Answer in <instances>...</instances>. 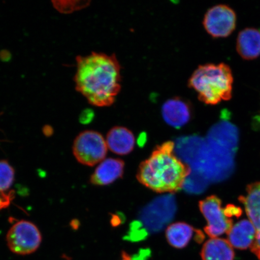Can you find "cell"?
I'll return each mask as SVG.
<instances>
[{"label": "cell", "instance_id": "1", "mask_svg": "<svg viewBox=\"0 0 260 260\" xmlns=\"http://www.w3.org/2000/svg\"><path fill=\"white\" fill-rule=\"evenodd\" d=\"M76 89L91 105L108 107L121 88V67L115 55L93 53L76 57Z\"/></svg>", "mask_w": 260, "mask_h": 260}, {"label": "cell", "instance_id": "2", "mask_svg": "<svg viewBox=\"0 0 260 260\" xmlns=\"http://www.w3.org/2000/svg\"><path fill=\"white\" fill-rule=\"evenodd\" d=\"M173 142L156 147L149 157L141 162L137 174L138 181L158 193H174L183 187L190 169L176 157Z\"/></svg>", "mask_w": 260, "mask_h": 260}, {"label": "cell", "instance_id": "3", "mask_svg": "<svg viewBox=\"0 0 260 260\" xmlns=\"http://www.w3.org/2000/svg\"><path fill=\"white\" fill-rule=\"evenodd\" d=\"M233 76L229 65H201L188 80V87L196 91L198 99L206 105H216L232 98Z\"/></svg>", "mask_w": 260, "mask_h": 260}, {"label": "cell", "instance_id": "4", "mask_svg": "<svg viewBox=\"0 0 260 260\" xmlns=\"http://www.w3.org/2000/svg\"><path fill=\"white\" fill-rule=\"evenodd\" d=\"M107 143L100 133L86 130L80 133L74 140L73 151L80 164L93 167L105 158Z\"/></svg>", "mask_w": 260, "mask_h": 260}, {"label": "cell", "instance_id": "5", "mask_svg": "<svg viewBox=\"0 0 260 260\" xmlns=\"http://www.w3.org/2000/svg\"><path fill=\"white\" fill-rule=\"evenodd\" d=\"M6 240L12 252L26 255L31 254L39 248L42 242V235L34 223L20 220L9 230Z\"/></svg>", "mask_w": 260, "mask_h": 260}, {"label": "cell", "instance_id": "6", "mask_svg": "<svg viewBox=\"0 0 260 260\" xmlns=\"http://www.w3.org/2000/svg\"><path fill=\"white\" fill-rule=\"evenodd\" d=\"M201 212L207 220L205 232L211 238H217L227 234L232 227L233 220L228 218L224 214L222 201L216 195H211L199 203Z\"/></svg>", "mask_w": 260, "mask_h": 260}, {"label": "cell", "instance_id": "7", "mask_svg": "<svg viewBox=\"0 0 260 260\" xmlns=\"http://www.w3.org/2000/svg\"><path fill=\"white\" fill-rule=\"evenodd\" d=\"M237 16L229 6L219 5L213 6L204 16L205 29L214 38H226L235 31Z\"/></svg>", "mask_w": 260, "mask_h": 260}, {"label": "cell", "instance_id": "8", "mask_svg": "<svg viewBox=\"0 0 260 260\" xmlns=\"http://www.w3.org/2000/svg\"><path fill=\"white\" fill-rule=\"evenodd\" d=\"M161 114L167 124L175 128H180L189 122L192 110L187 101L175 97L164 103Z\"/></svg>", "mask_w": 260, "mask_h": 260}, {"label": "cell", "instance_id": "9", "mask_svg": "<svg viewBox=\"0 0 260 260\" xmlns=\"http://www.w3.org/2000/svg\"><path fill=\"white\" fill-rule=\"evenodd\" d=\"M124 162L118 158H107L98 167L90 179L96 186H106L121 178L124 170Z\"/></svg>", "mask_w": 260, "mask_h": 260}, {"label": "cell", "instance_id": "10", "mask_svg": "<svg viewBox=\"0 0 260 260\" xmlns=\"http://www.w3.org/2000/svg\"><path fill=\"white\" fill-rule=\"evenodd\" d=\"M106 143L110 150L118 155H127L134 149L135 137L130 130L116 126L107 133Z\"/></svg>", "mask_w": 260, "mask_h": 260}, {"label": "cell", "instance_id": "11", "mask_svg": "<svg viewBox=\"0 0 260 260\" xmlns=\"http://www.w3.org/2000/svg\"><path fill=\"white\" fill-rule=\"evenodd\" d=\"M236 50L244 60L256 59L260 56V30L247 28L239 32Z\"/></svg>", "mask_w": 260, "mask_h": 260}, {"label": "cell", "instance_id": "12", "mask_svg": "<svg viewBox=\"0 0 260 260\" xmlns=\"http://www.w3.org/2000/svg\"><path fill=\"white\" fill-rule=\"evenodd\" d=\"M256 230L249 220L243 219L231 228L226 234L228 241L233 248L246 249L251 248L256 236Z\"/></svg>", "mask_w": 260, "mask_h": 260}, {"label": "cell", "instance_id": "13", "mask_svg": "<svg viewBox=\"0 0 260 260\" xmlns=\"http://www.w3.org/2000/svg\"><path fill=\"white\" fill-rule=\"evenodd\" d=\"M239 200L256 230L260 231V181L248 184L246 195L240 196Z\"/></svg>", "mask_w": 260, "mask_h": 260}, {"label": "cell", "instance_id": "14", "mask_svg": "<svg viewBox=\"0 0 260 260\" xmlns=\"http://www.w3.org/2000/svg\"><path fill=\"white\" fill-rule=\"evenodd\" d=\"M201 256L203 260H234L235 252L228 240L217 237L204 243Z\"/></svg>", "mask_w": 260, "mask_h": 260}, {"label": "cell", "instance_id": "15", "mask_svg": "<svg viewBox=\"0 0 260 260\" xmlns=\"http://www.w3.org/2000/svg\"><path fill=\"white\" fill-rule=\"evenodd\" d=\"M197 230L187 223L171 224L166 230V237L169 244L175 248L182 249L188 245Z\"/></svg>", "mask_w": 260, "mask_h": 260}, {"label": "cell", "instance_id": "16", "mask_svg": "<svg viewBox=\"0 0 260 260\" xmlns=\"http://www.w3.org/2000/svg\"><path fill=\"white\" fill-rule=\"evenodd\" d=\"M15 171L6 160H0V191L9 189L14 183Z\"/></svg>", "mask_w": 260, "mask_h": 260}, {"label": "cell", "instance_id": "17", "mask_svg": "<svg viewBox=\"0 0 260 260\" xmlns=\"http://www.w3.org/2000/svg\"><path fill=\"white\" fill-rule=\"evenodd\" d=\"M54 7L62 14H71L86 8L90 4L89 1H53Z\"/></svg>", "mask_w": 260, "mask_h": 260}, {"label": "cell", "instance_id": "18", "mask_svg": "<svg viewBox=\"0 0 260 260\" xmlns=\"http://www.w3.org/2000/svg\"><path fill=\"white\" fill-rule=\"evenodd\" d=\"M14 190H11L8 194L0 191V210L6 209L11 205V201L14 200Z\"/></svg>", "mask_w": 260, "mask_h": 260}, {"label": "cell", "instance_id": "19", "mask_svg": "<svg viewBox=\"0 0 260 260\" xmlns=\"http://www.w3.org/2000/svg\"><path fill=\"white\" fill-rule=\"evenodd\" d=\"M224 214L228 218L231 219L233 217H239L242 214L241 208L237 207L233 204H229L223 209Z\"/></svg>", "mask_w": 260, "mask_h": 260}, {"label": "cell", "instance_id": "20", "mask_svg": "<svg viewBox=\"0 0 260 260\" xmlns=\"http://www.w3.org/2000/svg\"><path fill=\"white\" fill-rule=\"evenodd\" d=\"M251 250L260 260V231H256L254 241L251 246Z\"/></svg>", "mask_w": 260, "mask_h": 260}, {"label": "cell", "instance_id": "21", "mask_svg": "<svg viewBox=\"0 0 260 260\" xmlns=\"http://www.w3.org/2000/svg\"><path fill=\"white\" fill-rule=\"evenodd\" d=\"M92 112L90 111H85L81 113L80 121L81 123H87L92 119Z\"/></svg>", "mask_w": 260, "mask_h": 260}, {"label": "cell", "instance_id": "22", "mask_svg": "<svg viewBox=\"0 0 260 260\" xmlns=\"http://www.w3.org/2000/svg\"><path fill=\"white\" fill-rule=\"evenodd\" d=\"M43 133L45 136L50 137L53 134V129L50 125H45L43 128Z\"/></svg>", "mask_w": 260, "mask_h": 260}, {"label": "cell", "instance_id": "23", "mask_svg": "<svg viewBox=\"0 0 260 260\" xmlns=\"http://www.w3.org/2000/svg\"><path fill=\"white\" fill-rule=\"evenodd\" d=\"M80 225V223L79 222V220L77 219H74L72 221H71L70 223L71 226L72 227V229L74 230H77L79 229Z\"/></svg>", "mask_w": 260, "mask_h": 260}, {"label": "cell", "instance_id": "24", "mask_svg": "<svg viewBox=\"0 0 260 260\" xmlns=\"http://www.w3.org/2000/svg\"><path fill=\"white\" fill-rule=\"evenodd\" d=\"M121 260H133L131 256H130L127 253L122 252V259Z\"/></svg>", "mask_w": 260, "mask_h": 260}]
</instances>
